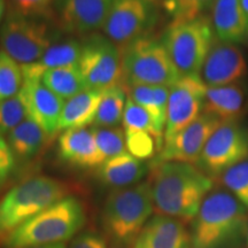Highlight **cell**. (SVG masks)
Wrapping results in <instances>:
<instances>
[{
	"instance_id": "obj_1",
	"label": "cell",
	"mask_w": 248,
	"mask_h": 248,
	"mask_svg": "<svg viewBox=\"0 0 248 248\" xmlns=\"http://www.w3.org/2000/svg\"><path fill=\"white\" fill-rule=\"evenodd\" d=\"M152 197L157 212L175 218L193 219L213 188V179L185 162L151 163Z\"/></svg>"
},
{
	"instance_id": "obj_2",
	"label": "cell",
	"mask_w": 248,
	"mask_h": 248,
	"mask_svg": "<svg viewBox=\"0 0 248 248\" xmlns=\"http://www.w3.org/2000/svg\"><path fill=\"white\" fill-rule=\"evenodd\" d=\"M246 210L230 192L209 193L192 222L191 248L233 247L247 226Z\"/></svg>"
},
{
	"instance_id": "obj_3",
	"label": "cell",
	"mask_w": 248,
	"mask_h": 248,
	"mask_svg": "<svg viewBox=\"0 0 248 248\" xmlns=\"http://www.w3.org/2000/svg\"><path fill=\"white\" fill-rule=\"evenodd\" d=\"M86 223L82 201L64 197L14 230L2 241L5 248H26L64 243L74 238Z\"/></svg>"
},
{
	"instance_id": "obj_4",
	"label": "cell",
	"mask_w": 248,
	"mask_h": 248,
	"mask_svg": "<svg viewBox=\"0 0 248 248\" xmlns=\"http://www.w3.org/2000/svg\"><path fill=\"white\" fill-rule=\"evenodd\" d=\"M150 183L119 188L108 195L101 214L102 228L111 244H135L153 213Z\"/></svg>"
},
{
	"instance_id": "obj_5",
	"label": "cell",
	"mask_w": 248,
	"mask_h": 248,
	"mask_svg": "<svg viewBox=\"0 0 248 248\" xmlns=\"http://www.w3.org/2000/svg\"><path fill=\"white\" fill-rule=\"evenodd\" d=\"M67 191L63 183L46 176L32 177L15 185L0 200V241L67 197Z\"/></svg>"
},
{
	"instance_id": "obj_6",
	"label": "cell",
	"mask_w": 248,
	"mask_h": 248,
	"mask_svg": "<svg viewBox=\"0 0 248 248\" xmlns=\"http://www.w3.org/2000/svg\"><path fill=\"white\" fill-rule=\"evenodd\" d=\"M121 58L123 78L128 85H162L170 88L181 77L163 43L152 37H139L124 45Z\"/></svg>"
},
{
	"instance_id": "obj_7",
	"label": "cell",
	"mask_w": 248,
	"mask_h": 248,
	"mask_svg": "<svg viewBox=\"0 0 248 248\" xmlns=\"http://www.w3.org/2000/svg\"><path fill=\"white\" fill-rule=\"evenodd\" d=\"M214 40L212 21L201 16L185 22H171L162 43L179 76L200 75Z\"/></svg>"
},
{
	"instance_id": "obj_8",
	"label": "cell",
	"mask_w": 248,
	"mask_h": 248,
	"mask_svg": "<svg viewBox=\"0 0 248 248\" xmlns=\"http://www.w3.org/2000/svg\"><path fill=\"white\" fill-rule=\"evenodd\" d=\"M248 159V132L238 120L223 121L213 132L195 166L210 178H217Z\"/></svg>"
},
{
	"instance_id": "obj_9",
	"label": "cell",
	"mask_w": 248,
	"mask_h": 248,
	"mask_svg": "<svg viewBox=\"0 0 248 248\" xmlns=\"http://www.w3.org/2000/svg\"><path fill=\"white\" fill-rule=\"evenodd\" d=\"M4 52L20 63L36 62L51 46L47 27L33 18L11 14L0 30Z\"/></svg>"
},
{
	"instance_id": "obj_10",
	"label": "cell",
	"mask_w": 248,
	"mask_h": 248,
	"mask_svg": "<svg viewBox=\"0 0 248 248\" xmlns=\"http://www.w3.org/2000/svg\"><path fill=\"white\" fill-rule=\"evenodd\" d=\"M78 68L89 89L106 90L123 78L121 52L102 36H93L82 44Z\"/></svg>"
},
{
	"instance_id": "obj_11",
	"label": "cell",
	"mask_w": 248,
	"mask_h": 248,
	"mask_svg": "<svg viewBox=\"0 0 248 248\" xmlns=\"http://www.w3.org/2000/svg\"><path fill=\"white\" fill-rule=\"evenodd\" d=\"M206 91L207 85L200 75L181 76L170 86L164 141L173 137L202 113Z\"/></svg>"
},
{
	"instance_id": "obj_12",
	"label": "cell",
	"mask_w": 248,
	"mask_h": 248,
	"mask_svg": "<svg viewBox=\"0 0 248 248\" xmlns=\"http://www.w3.org/2000/svg\"><path fill=\"white\" fill-rule=\"evenodd\" d=\"M222 122L218 116L202 111L193 122L164 141L162 150L152 163L175 161L195 164L207 140Z\"/></svg>"
},
{
	"instance_id": "obj_13",
	"label": "cell",
	"mask_w": 248,
	"mask_h": 248,
	"mask_svg": "<svg viewBox=\"0 0 248 248\" xmlns=\"http://www.w3.org/2000/svg\"><path fill=\"white\" fill-rule=\"evenodd\" d=\"M152 23L153 11L150 1L114 0L102 29L113 43L126 45L142 37Z\"/></svg>"
},
{
	"instance_id": "obj_14",
	"label": "cell",
	"mask_w": 248,
	"mask_h": 248,
	"mask_svg": "<svg viewBox=\"0 0 248 248\" xmlns=\"http://www.w3.org/2000/svg\"><path fill=\"white\" fill-rule=\"evenodd\" d=\"M18 94L29 119L44 129L51 137L60 131L64 100L52 92L42 79H23Z\"/></svg>"
},
{
	"instance_id": "obj_15",
	"label": "cell",
	"mask_w": 248,
	"mask_h": 248,
	"mask_svg": "<svg viewBox=\"0 0 248 248\" xmlns=\"http://www.w3.org/2000/svg\"><path fill=\"white\" fill-rule=\"evenodd\" d=\"M200 73L207 86L229 85L246 75L247 64L241 51L234 44L215 39Z\"/></svg>"
},
{
	"instance_id": "obj_16",
	"label": "cell",
	"mask_w": 248,
	"mask_h": 248,
	"mask_svg": "<svg viewBox=\"0 0 248 248\" xmlns=\"http://www.w3.org/2000/svg\"><path fill=\"white\" fill-rule=\"evenodd\" d=\"M114 0H60L62 27L69 32H90L104 28Z\"/></svg>"
},
{
	"instance_id": "obj_17",
	"label": "cell",
	"mask_w": 248,
	"mask_h": 248,
	"mask_svg": "<svg viewBox=\"0 0 248 248\" xmlns=\"http://www.w3.org/2000/svg\"><path fill=\"white\" fill-rule=\"evenodd\" d=\"M58 153L62 161L82 169H92L104 163L98 150L93 128L64 130L58 140Z\"/></svg>"
},
{
	"instance_id": "obj_18",
	"label": "cell",
	"mask_w": 248,
	"mask_h": 248,
	"mask_svg": "<svg viewBox=\"0 0 248 248\" xmlns=\"http://www.w3.org/2000/svg\"><path fill=\"white\" fill-rule=\"evenodd\" d=\"M133 245V248H191V238L179 219L160 214L148 219Z\"/></svg>"
},
{
	"instance_id": "obj_19",
	"label": "cell",
	"mask_w": 248,
	"mask_h": 248,
	"mask_svg": "<svg viewBox=\"0 0 248 248\" xmlns=\"http://www.w3.org/2000/svg\"><path fill=\"white\" fill-rule=\"evenodd\" d=\"M212 24L219 40L233 44L246 39L248 15L240 0H216L212 9Z\"/></svg>"
},
{
	"instance_id": "obj_20",
	"label": "cell",
	"mask_w": 248,
	"mask_h": 248,
	"mask_svg": "<svg viewBox=\"0 0 248 248\" xmlns=\"http://www.w3.org/2000/svg\"><path fill=\"white\" fill-rule=\"evenodd\" d=\"M148 166L130 153L106 160L99 167V179L105 185L116 188L130 187L146 176Z\"/></svg>"
},
{
	"instance_id": "obj_21",
	"label": "cell",
	"mask_w": 248,
	"mask_h": 248,
	"mask_svg": "<svg viewBox=\"0 0 248 248\" xmlns=\"http://www.w3.org/2000/svg\"><path fill=\"white\" fill-rule=\"evenodd\" d=\"M203 111L222 121L238 120L246 111L245 92L238 83L223 86H207Z\"/></svg>"
},
{
	"instance_id": "obj_22",
	"label": "cell",
	"mask_w": 248,
	"mask_h": 248,
	"mask_svg": "<svg viewBox=\"0 0 248 248\" xmlns=\"http://www.w3.org/2000/svg\"><path fill=\"white\" fill-rule=\"evenodd\" d=\"M80 51L82 44L76 40H66L51 45L36 62L21 66L23 79H42L47 70L78 66Z\"/></svg>"
},
{
	"instance_id": "obj_23",
	"label": "cell",
	"mask_w": 248,
	"mask_h": 248,
	"mask_svg": "<svg viewBox=\"0 0 248 248\" xmlns=\"http://www.w3.org/2000/svg\"><path fill=\"white\" fill-rule=\"evenodd\" d=\"M7 139L15 162L27 163L38 156L51 139V136L36 122L27 117L8 133Z\"/></svg>"
},
{
	"instance_id": "obj_24",
	"label": "cell",
	"mask_w": 248,
	"mask_h": 248,
	"mask_svg": "<svg viewBox=\"0 0 248 248\" xmlns=\"http://www.w3.org/2000/svg\"><path fill=\"white\" fill-rule=\"evenodd\" d=\"M104 90L88 89L64 102L61 113V130L86 128L94 123Z\"/></svg>"
},
{
	"instance_id": "obj_25",
	"label": "cell",
	"mask_w": 248,
	"mask_h": 248,
	"mask_svg": "<svg viewBox=\"0 0 248 248\" xmlns=\"http://www.w3.org/2000/svg\"><path fill=\"white\" fill-rule=\"evenodd\" d=\"M126 92L130 99L144 107L151 114L156 124V128L164 135L169 99L168 86L130 84Z\"/></svg>"
},
{
	"instance_id": "obj_26",
	"label": "cell",
	"mask_w": 248,
	"mask_h": 248,
	"mask_svg": "<svg viewBox=\"0 0 248 248\" xmlns=\"http://www.w3.org/2000/svg\"><path fill=\"white\" fill-rule=\"evenodd\" d=\"M42 82L62 100H68L89 89L78 66L47 70L42 76Z\"/></svg>"
},
{
	"instance_id": "obj_27",
	"label": "cell",
	"mask_w": 248,
	"mask_h": 248,
	"mask_svg": "<svg viewBox=\"0 0 248 248\" xmlns=\"http://www.w3.org/2000/svg\"><path fill=\"white\" fill-rule=\"evenodd\" d=\"M126 99V90L122 84L113 85L104 90L93 124L100 128H115L119 125L123 119Z\"/></svg>"
},
{
	"instance_id": "obj_28",
	"label": "cell",
	"mask_w": 248,
	"mask_h": 248,
	"mask_svg": "<svg viewBox=\"0 0 248 248\" xmlns=\"http://www.w3.org/2000/svg\"><path fill=\"white\" fill-rule=\"evenodd\" d=\"M122 123L125 130L145 131L151 133L152 136H154V137L156 138L160 151L162 150L164 142V135L161 133L159 131V129L156 128V124H155L151 114L148 113L144 107L136 104V102L129 97L126 99L125 108H124Z\"/></svg>"
},
{
	"instance_id": "obj_29",
	"label": "cell",
	"mask_w": 248,
	"mask_h": 248,
	"mask_svg": "<svg viewBox=\"0 0 248 248\" xmlns=\"http://www.w3.org/2000/svg\"><path fill=\"white\" fill-rule=\"evenodd\" d=\"M216 0H163V8L172 22H185L204 16Z\"/></svg>"
},
{
	"instance_id": "obj_30",
	"label": "cell",
	"mask_w": 248,
	"mask_h": 248,
	"mask_svg": "<svg viewBox=\"0 0 248 248\" xmlns=\"http://www.w3.org/2000/svg\"><path fill=\"white\" fill-rule=\"evenodd\" d=\"M21 66L4 51L0 52V101L13 98L22 88Z\"/></svg>"
},
{
	"instance_id": "obj_31",
	"label": "cell",
	"mask_w": 248,
	"mask_h": 248,
	"mask_svg": "<svg viewBox=\"0 0 248 248\" xmlns=\"http://www.w3.org/2000/svg\"><path fill=\"white\" fill-rule=\"evenodd\" d=\"M94 137L98 150L104 162L117 155L126 153L125 132L120 128H100L94 126Z\"/></svg>"
},
{
	"instance_id": "obj_32",
	"label": "cell",
	"mask_w": 248,
	"mask_h": 248,
	"mask_svg": "<svg viewBox=\"0 0 248 248\" xmlns=\"http://www.w3.org/2000/svg\"><path fill=\"white\" fill-rule=\"evenodd\" d=\"M221 182L248 210V159L223 172Z\"/></svg>"
},
{
	"instance_id": "obj_33",
	"label": "cell",
	"mask_w": 248,
	"mask_h": 248,
	"mask_svg": "<svg viewBox=\"0 0 248 248\" xmlns=\"http://www.w3.org/2000/svg\"><path fill=\"white\" fill-rule=\"evenodd\" d=\"M28 117L20 94L0 101V135H8Z\"/></svg>"
},
{
	"instance_id": "obj_34",
	"label": "cell",
	"mask_w": 248,
	"mask_h": 248,
	"mask_svg": "<svg viewBox=\"0 0 248 248\" xmlns=\"http://www.w3.org/2000/svg\"><path fill=\"white\" fill-rule=\"evenodd\" d=\"M125 142L128 153L139 160H146L153 156L160 147L156 138L145 131L125 130Z\"/></svg>"
},
{
	"instance_id": "obj_35",
	"label": "cell",
	"mask_w": 248,
	"mask_h": 248,
	"mask_svg": "<svg viewBox=\"0 0 248 248\" xmlns=\"http://www.w3.org/2000/svg\"><path fill=\"white\" fill-rule=\"evenodd\" d=\"M51 2L52 0H12L15 14L30 18L47 13Z\"/></svg>"
},
{
	"instance_id": "obj_36",
	"label": "cell",
	"mask_w": 248,
	"mask_h": 248,
	"mask_svg": "<svg viewBox=\"0 0 248 248\" xmlns=\"http://www.w3.org/2000/svg\"><path fill=\"white\" fill-rule=\"evenodd\" d=\"M15 157L8 142L0 135V190L14 172Z\"/></svg>"
},
{
	"instance_id": "obj_37",
	"label": "cell",
	"mask_w": 248,
	"mask_h": 248,
	"mask_svg": "<svg viewBox=\"0 0 248 248\" xmlns=\"http://www.w3.org/2000/svg\"><path fill=\"white\" fill-rule=\"evenodd\" d=\"M68 248H108L107 239L95 231H84L76 234Z\"/></svg>"
},
{
	"instance_id": "obj_38",
	"label": "cell",
	"mask_w": 248,
	"mask_h": 248,
	"mask_svg": "<svg viewBox=\"0 0 248 248\" xmlns=\"http://www.w3.org/2000/svg\"><path fill=\"white\" fill-rule=\"evenodd\" d=\"M26 248H67L66 243H57V244H47V245H40V246H32Z\"/></svg>"
},
{
	"instance_id": "obj_39",
	"label": "cell",
	"mask_w": 248,
	"mask_h": 248,
	"mask_svg": "<svg viewBox=\"0 0 248 248\" xmlns=\"http://www.w3.org/2000/svg\"><path fill=\"white\" fill-rule=\"evenodd\" d=\"M4 11H5V1L4 0H0V21H1L2 15H4Z\"/></svg>"
},
{
	"instance_id": "obj_40",
	"label": "cell",
	"mask_w": 248,
	"mask_h": 248,
	"mask_svg": "<svg viewBox=\"0 0 248 248\" xmlns=\"http://www.w3.org/2000/svg\"><path fill=\"white\" fill-rule=\"evenodd\" d=\"M240 2H241V6H243L245 13L248 15V0H240Z\"/></svg>"
},
{
	"instance_id": "obj_41",
	"label": "cell",
	"mask_w": 248,
	"mask_h": 248,
	"mask_svg": "<svg viewBox=\"0 0 248 248\" xmlns=\"http://www.w3.org/2000/svg\"><path fill=\"white\" fill-rule=\"evenodd\" d=\"M110 248H131V246L128 245H119V244H111Z\"/></svg>"
},
{
	"instance_id": "obj_42",
	"label": "cell",
	"mask_w": 248,
	"mask_h": 248,
	"mask_svg": "<svg viewBox=\"0 0 248 248\" xmlns=\"http://www.w3.org/2000/svg\"><path fill=\"white\" fill-rule=\"evenodd\" d=\"M147 1H150L151 4H155V2H159L161 0H147Z\"/></svg>"
},
{
	"instance_id": "obj_43",
	"label": "cell",
	"mask_w": 248,
	"mask_h": 248,
	"mask_svg": "<svg viewBox=\"0 0 248 248\" xmlns=\"http://www.w3.org/2000/svg\"><path fill=\"white\" fill-rule=\"evenodd\" d=\"M245 42H246V44L248 46V32H247V36H246V39H245Z\"/></svg>"
},
{
	"instance_id": "obj_44",
	"label": "cell",
	"mask_w": 248,
	"mask_h": 248,
	"mask_svg": "<svg viewBox=\"0 0 248 248\" xmlns=\"http://www.w3.org/2000/svg\"><path fill=\"white\" fill-rule=\"evenodd\" d=\"M246 111H248V102L246 104Z\"/></svg>"
},
{
	"instance_id": "obj_45",
	"label": "cell",
	"mask_w": 248,
	"mask_h": 248,
	"mask_svg": "<svg viewBox=\"0 0 248 248\" xmlns=\"http://www.w3.org/2000/svg\"><path fill=\"white\" fill-rule=\"evenodd\" d=\"M247 238H248V234H247ZM247 244H248V239H247Z\"/></svg>"
}]
</instances>
